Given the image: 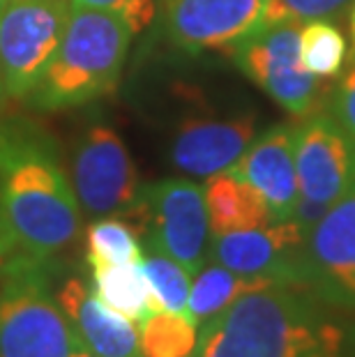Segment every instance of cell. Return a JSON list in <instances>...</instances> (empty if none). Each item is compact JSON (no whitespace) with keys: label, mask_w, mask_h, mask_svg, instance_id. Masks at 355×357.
I'll use <instances>...</instances> for the list:
<instances>
[{"label":"cell","mask_w":355,"mask_h":357,"mask_svg":"<svg viewBox=\"0 0 355 357\" xmlns=\"http://www.w3.org/2000/svg\"><path fill=\"white\" fill-rule=\"evenodd\" d=\"M0 229L19 254L54 261L81 231L56 141L26 118L0 120Z\"/></svg>","instance_id":"1"},{"label":"cell","mask_w":355,"mask_h":357,"mask_svg":"<svg viewBox=\"0 0 355 357\" xmlns=\"http://www.w3.org/2000/svg\"><path fill=\"white\" fill-rule=\"evenodd\" d=\"M353 346L312 291L270 286L208 318L192 357H353Z\"/></svg>","instance_id":"2"},{"label":"cell","mask_w":355,"mask_h":357,"mask_svg":"<svg viewBox=\"0 0 355 357\" xmlns=\"http://www.w3.org/2000/svg\"><path fill=\"white\" fill-rule=\"evenodd\" d=\"M134 30L116 12L72 10L63 40L28 100L60 111L111 95L123 77Z\"/></svg>","instance_id":"3"},{"label":"cell","mask_w":355,"mask_h":357,"mask_svg":"<svg viewBox=\"0 0 355 357\" xmlns=\"http://www.w3.org/2000/svg\"><path fill=\"white\" fill-rule=\"evenodd\" d=\"M51 261L26 254L0 265V357H70L77 346L56 298Z\"/></svg>","instance_id":"4"},{"label":"cell","mask_w":355,"mask_h":357,"mask_svg":"<svg viewBox=\"0 0 355 357\" xmlns=\"http://www.w3.org/2000/svg\"><path fill=\"white\" fill-rule=\"evenodd\" d=\"M148 249L166 254L196 275L208 254L210 224L203 187L192 180L169 178L139 189L130 210Z\"/></svg>","instance_id":"5"},{"label":"cell","mask_w":355,"mask_h":357,"mask_svg":"<svg viewBox=\"0 0 355 357\" xmlns=\"http://www.w3.org/2000/svg\"><path fill=\"white\" fill-rule=\"evenodd\" d=\"M236 65L293 118L323 111L332 95L330 79H319L300 60V21L266 28L233 51Z\"/></svg>","instance_id":"6"},{"label":"cell","mask_w":355,"mask_h":357,"mask_svg":"<svg viewBox=\"0 0 355 357\" xmlns=\"http://www.w3.org/2000/svg\"><path fill=\"white\" fill-rule=\"evenodd\" d=\"M70 0H5L0 7V81L5 95L28 100L63 40Z\"/></svg>","instance_id":"7"},{"label":"cell","mask_w":355,"mask_h":357,"mask_svg":"<svg viewBox=\"0 0 355 357\" xmlns=\"http://www.w3.org/2000/svg\"><path fill=\"white\" fill-rule=\"evenodd\" d=\"M166 37L187 53H233L286 19L279 0H160Z\"/></svg>","instance_id":"8"},{"label":"cell","mask_w":355,"mask_h":357,"mask_svg":"<svg viewBox=\"0 0 355 357\" xmlns=\"http://www.w3.org/2000/svg\"><path fill=\"white\" fill-rule=\"evenodd\" d=\"M72 187L83 215L127 217L139 196V176L125 143L111 127L93 125L72 153Z\"/></svg>","instance_id":"9"},{"label":"cell","mask_w":355,"mask_h":357,"mask_svg":"<svg viewBox=\"0 0 355 357\" xmlns=\"http://www.w3.org/2000/svg\"><path fill=\"white\" fill-rule=\"evenodd\" d=\"M307 233L296 219L259 229L213 235V261L243 277L270 279L277 286L307 288Z\"/></svg>","instance_id":"10"},{"label":"cell","mask_w":355,"mask_h":357,"mask_svg":"<svg viewBox=\"0 0 355 357\" xmlns=\"http://www.w3.org/2000/svg\"><path fill=\"white\" fill-rule=\"evenodd\" d=\"M300 201L330 208L355 187V141L330 111H316L296 127Z\"/></svg>","instance_id":"11"},{"label":"cell","mask_w":355,"mask_h":357,"mask_svg":"<svg viewBox=\"0 0 355 357\" xmlns=\"http://www.w3.org/2000/svg\"><path fill=\"white\" fill-rule=\"evenodd\" d=\"M307 284L321 302L355 311V187L307 233Z\"/></svg>","instance_id":"12"},{"label":"cell","mask_w":355,"mask_h":357,"mask_svg":"<svg viewBox=\"0 0 355 357\" xmlns=\"http://www.w3.org/2000/svg\"><path fill=\"white\" fill-rule=\"evenodd\" d=\"M293 148H296V127L275 125L249 143V148L229 169V173L245 180L261 196L273 222L293 219L300 201Z\"/></svg>","instance_id":"13"},{"label":"cell","mask_w":355,"mask_h":357,"mask_svg":"<svg viewBox=\"0 0 355 357\" xmlns=\"http://www.w3.org/2000/svg\"><path fill=\"white\" fill-rule=\"evenodd\" d=\"M56 298L77 341L97 357H141L139 332L132 321L111 311L83 277H67Z\"/></svg>","instance_id":"14"},{"label":"cell","mask_w":355,"mask_h":357,"mask_svg":"<svg viewBox=\"0 0 355 357\" xmlns=\"http://www.w3.org/2000/svg\"><path fill=\"white\" fill-rule=\"evenodd\" d=\"M256 136L254 118L190 120L178 129L171 162L190 176L210 178L229 171Z\"/></svg>","instance_id":"15"},{"label":"cell","mask_w":355,"mask_h":357,"mask_svg":"<svg viewBox=\"0 0 355 357\" xmlns=\"http://www.w3.org/2000/svg\"><path fill=\"white\" fill-rule=\"evenodd\" d=\"M208 208L210 235L259 229L273 222L268 205L247 185L229 171L210 176L203 187Z\"/></svg>","instance_id":"16"},{"label":"cell","mask_w":355,"mask_h":357,"mask_svg":"<svg viewBox=\"0 0 355 357\" xmlns=\"http://www.w3.org/2000/svg\"><path fill=\"white\" fill-rule=\"evenodd\" d=\"M93 272V291L111 311L141 325L157 314L148 279L141 263H97L88 265Z\"/></svg>","instance_id":"17"},{"label":"cell","mask_w":355,"mask_h":357,"mask_svg":"<svg viewBox=\"0 0 355 357\" xmlns=\"http://www.w3.org/2000/svg\"><path fill=\"white\" fill-rule=\"evenodd\" d=\"M277 286L270 279L261 277H243L231 272L229 268L219 263H210L206 268L196 272V279L190 288V300H187L185 316L190 318L194 325L206 323L208 318L217 316L229 305H233L245 293L261 291V288Z\"/></svg>","instance_id":"18"},{"label":"cell","mask_w":355,"mask_h":357,"mask_svg":"<svg viewBox=\"0 0 355 357\" xmlns=\"http://www.w3.org/2000/svg\"><path fill=\"white\" fill-rule=\"evenodd\" d=\"M139 332L141 357H192L196 348V325L183 314L157 311L148 316Z\"/></svg>","instance_id":"19"},{"label":"cell","mask_w":355,"mask_h":357,"mask_svg":"<svg viewBox=\"0 0 355 357\" xmlns=\"http://www.w3.org/2000/svg\"><path fill=\"white\" fill-rule=\"evenodd\" d=\"M346 37L326 19L307 21L300 28V60L319 79H335L346 63Z\"/></svg>","instance_id":"20"},{"label":"cell","mask_w":355,"mask_h":357,"mask_svg":"<svg viewBox=\"0 0 355 357\" xmlns=\"http://www.w3.org/2000/svg\"><path fill=\"white\" fill-rule=\"evenodd\" d=\"M141 268L148 279L157 311H171V314L185 316L187 300H190V288H192L190 272L180 263L173 261V258L148 247L143 249Z\"/></svg>","instance_id":"21"},{"label":"cell","mask_w":355,"mask_h":357,"mask_svg":"<svg viewBox=\"0 0 355 357\" xmlns=\"http://www.w3.org/2000/svg\"><path fill=\"white\" fill-rule=\"evenodd\" d=\"M143 247L137 229L116 217L95 219L86 229V263H141Z\"/></svg>","instance_id":"22"},{"label":"cell","mask_w":355,"mask_h":357,"mask_svg":"<svg viewBox=\"0 0 355 357\" xmlns=\"http://www.w3.org/2000/svg\"><path fill=\"white\" fill-rule=\"evenodd\" d=\"M72 10H102L123 17L134 35L141 33L155 17V0H70Z\"/></svg>","instance_id":"23"},{"label":"cell","mask_w":355,"mask_h":357,"mask_svg":"<svg viewBox=\"0 0 355 357\" xmlns=\"http://www.w3.org/2000/svg\"><path fill=\"white\" fill-rule=\"evenodd\" d=\"M328 102L330 116L355 141V65H351V70L344 74V79L337 83V88H332Z\"/></svg>","instance_id":"24"},{"label":"cell","mask_w":355,"mask_h":357,"mask_svg":"<svg viewBox=\"0 0 355 357\" xmlns=\"http://www.w3.org/2000/svg\"><path fill=\"white\" fill-rule=\"evenodd\" d=\"M353 0H279L286 19L291 21H314L339 17Z\"/></svg>","instance_id":"25"},{"label":"cell","mask_w":355,"mask_h":357,"mask_svg":"<svg viewBox=\"0 0 355 357\" xmlns=\"http://www.w3.org/2000/svg\"><path fill=\"white\" fill-rule=\"evenodd\" d=\"M10 252H12V245H10V240H7V235L3 233V229H0V265H3L5 254H10Z\"/></svg>","instance_id":"26"},{"label":"cell","mask_w":355,"mask_h":357,"mask_svg":"<svg viewBox=\"0 0 355 357\" xmlns=\"http://www.w3.org/2000/svg\"><path fill=\"white\" fill-rule=\"evenodd\" d=\"M70 357H97V355H93V353L88 351V348H83L79 341H77V346H74V351H72Z\"/></svg>","instance_id":"27"},{"label":"cell","mask_w":355,"mask_h":357,"mask_svg":"<svg viewBox=\"0 0 355 357\" xmlns=\"http://www.w3.org/2000/svg\"><path fill=\"white\" fill-rule=\"evenodd\" d=\"M351 42H353V49H355V3H353V10H351Z\"/></svg>","instance_id":"28"},{"label":"cell","mask_w":355,"mask_h":357,"mask_svg":"<svg viewBox=\"0 0 355 357\" xmlns=\"http://www.w3.org/2000/svg\"><path fill=\"white\" fill-rule=\"evenodd\" d=\"M3 95H5V90H3V81H0V100H3Z\"/></svg>","instance_id":"29"},{"label":"cell","mask_w":355,"mask_h":357,"mask_svg":"<svg viewBox=\"0 0 355 357\" xmlns=\"http://www.w3.org/2000/svg\"><path fill=\"white\" fill-rule=\"evenodd\" d=\"M0 3H5V0H0Z\"/></svg>","instance_id":"30"},{"label":"cell","mask_w":355,"mask_h":357,"mask_svg":"<svg viewBox=\"0 0 355 357\" xmlns=\"http://www.w3.org/2000/svg\"><path fill=\"white\" fill-rule=\"evenodd\" d=\"M0 7H3V3H0Z\"/></svg>","instance_id":"31"}]
</instances>
